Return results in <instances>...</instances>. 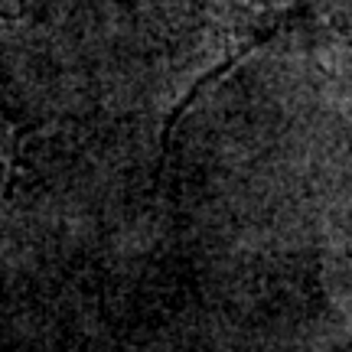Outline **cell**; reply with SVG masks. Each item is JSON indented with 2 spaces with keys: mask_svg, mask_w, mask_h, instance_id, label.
Wrapping results in <instances>:
<instances>
[{
  "mask_svg": "<svg viewBox=\"0 0 352 352\" xmlns=\"http://www.w3.org/2000/svg\"><path fill=\"white\" fill-rule=\"evenodd\" d=\"M346 297H349V307H352V277H349V287H346Z\"/></svg>",
  "mask_w": 352,
  "mask_h": 352,
  "instance_id": "1",
  "label": "cell"
}]
</instances>
